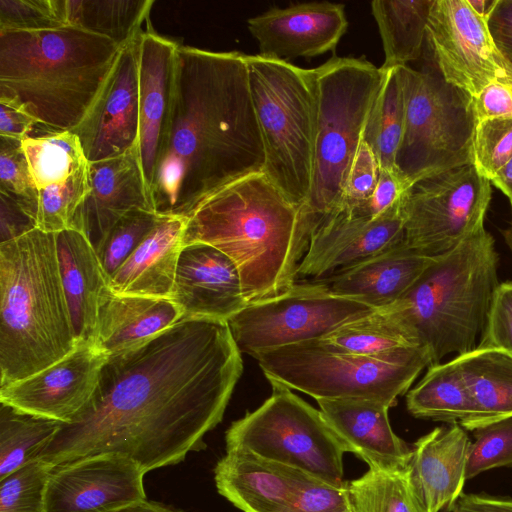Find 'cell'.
Masks as SVG:
<instances>
[{"mask_svg": "<svg viewBox=\"0 0 512 512\" xmlns=\"http://www.w3.org/2000/svg\"><path fill=\"white\" fill-rule=\"evenodd\" d=\"M243 361L227 321L182 319L151 341L109 356L89 402L40 458L53 467L116 453L145 473L205 447Z\"/></svg>", "mask_w": 512, "mask_h": 512, "instance_id": "cell-1", "label": "cell"}, {"mask_svg": "<svg viewBox=\"0 0 512 512\" xmlns=\"http://www.w3.org/2000/svg\"><path fill=\"white\" fill-rule=\"evenodd\" d=\"M246 54L178 45L152 185L155 211L185 217L217 190L262 172Z\"/></svg>", "mask_w": 512, "mask_h": 512, "instance_id": "cell-2", "label": "cell"}, {"mask_svg": "<svg viewBox=\"0 0 512 512\" xmlns=\"http://www.w3.org/2000/svg\"><path fill=\"white\" fill-rule=\"evenodd\" d=\"M184 246L207 244L230 257L250 302L277 296L297 282L314 218L263 172L239 178L185 216Z\"/></svg>", "mask_w": 512, "mask_h": 512, "instance_id": "cell-3", "label": "cell"}, {"mask_svg": "<svg viewBox=\"0 0 512 512\" xmlns=\"http://www.w3.org/2000/svg\"><path fill=\"white\" fill-rule=\"evenodd\" d=\"M112 40L74 26L0 31V96L18 100L49 131H73L118 59Z\"/></svg>", "mask_w": 512, "mask_h": 512, "instance_id": "cell-4", "label": "cell"}, {"mask_svg": "<svg viewBox=\"0 0 512 512\" xmlns=\"http://www.w3.org/2000/svg\"><path fill=\"white\" fill-rule=\"evenodd\" d=\"M78 343L57 233L35 228L0 243V387L51 366Z\"/></svg>", "mask_w": 512, "mask_h": 512, "instance_id": "cell-5", "label": "cell"}, {"mask_svg": "<svg viewBox=\"0 0 512 512\" xmlns=\"http://www.w3.org/2000/svg\"><path fill=\"white\" fill-rule=\"evenodd\" d=\"M498 265L494 238L483 226L451 252L434 258L397 301L429 352L431 365L477 347L500 284Z\"/></svg>", "mask_w": 512, "mask_h": 512, "instance_id": "cell-6", "label": "cell"}, {"mask_svg": "<svg viewBox=\"0 0 512 512\" xmlns=\"http://www.w3.org/2000/svg\"><path fill=\"white\" fill-rule=\"evenodd\" d=\"M246 62L264 150L262 172L291 202L305 208L315 153L313 69L260 54H246Z\"/></svg>", "mask_w": 512, "mask_h": 512, "instance_id": "cell-7", "label": "cell"}, {"mask_svg": "<svg viewBox=\"0 0 512 512\" xmlns=\"http://www.w3.org/2000/svg\"><path fill=\"white\" fill-rule=\"evenodd\" d=\"M313 73L315 153L305 208L315 221L341 207L345 183L385 71L364 58L334 56Z\"/></svg>", "mask_w": 512, "mask_h": 512, "instance_id": "cell-8", "label": "cell"}, {"mask_svg": "<svg viewBox=\"0 0 512 512\" xmlns=\"http://www.w3.org/2000/svg\"><path fill=\"white\" fill-rule=\"evenodd\" d=\"M268 381L321 399L362 398L395 406L425 367L424 347L385 355L338 350L322 340L300 342L252 356Z\"/></svg>", "mask_w": 512, "mask_h": 512, "instance_id": "cell-9", "label": "cell"}, {"mask_svg": "<svg viewBox=\"0 0 512 512\" xmlns=\"http://www.w3.org/2000/svg\"><path fill=\"white\" fill-rule=\"evenodd\" d=\"M422 56L420 69L401 67L406 115L395 166L410 187L473 161V97L445 81L426 44Z\"/></svg>", "mask_w": 512, "mask_h": 512, "instance_id": "cell-10", "label": "cell"}, {"mask_svg": "<svg viewBox=\"0 0 512 512\" xmlns=\"http://www.w3.org/2000/svg\"><path fill=\"white\" fill-rule=\"evenodd\" d=\"M269 382L270 397L227 429L226 450H246L343 486V455L347 451L321 411L288 387Z\"/></svg>", "mask_w": 512, "mask_h": 512, "instance_id": "cell-11", "label": "cell"}, {"mask_svg": "<svg viewBox=\"0 0 512 512\" xmlns=\"http://www.w3.org/2000/svg\"><path fill=\"white\" fill-rule=\"evenodd\" d=\"M375 310L361 301L336 295L322 280L297 281L277 296L248 303L227 322L239 351L253 356L322 339Z\"/></svg>", "mask_w": 512, "mask_h": 512, "instance_id": "cell-12", "label": "cell"}, {"mask_svg": "<svg viewBox=\"0 0 512 512\" xmlns=\"http://www.w3.org/2000/svg\"><path fill=\"white\" fill-rule=\"evenodd\" d=\"M491 183L473 163L423 178L404 197V242L436 258L484 226Z\"/></svg>", "mask_w": 512, "mask_h": 512, "instance_id": "cell-13", "label": "cell"}, {"mask_svg": "<svg viewBox=\"0 0 512 512\" xmlns=\"http://www.w3.org/2000/svg\"><path fill=\"white\" fill-rule=\"evenodd\" d=\"M425 44L445 81L473 98L489 84L511 79L488 20L468 0H434Z\"/></svg>", "mask_w": 512, "mask_h": 512, "instance_id": "cell-14", "label": "cell"}, {"mask_svg": "<svg viewBox=\"0 0 512 512\" xmlns=\"http://www.w3.org/2000/svg\"><path fill=\"white\" fill-rule=\"evenodd\" d=\"M405 194L375 217L337 210L316 219L297 281L326 278L403 241Z\"/></svg>", "mask_w": 512, "mask_h": 512, "instance_id": "cell-15", "label": "cell"}, {"mask_svg": "<svg viewBox=\"0 0 512 512\" xmlns=\"http://www.w3.org/2000/svg\"><path fill=\"white\" fill-rule=\"evenodd\" d=\"M145 474L134 460L116 453L55 466L46 486V512H109L146 500Z\"/></svg>", "mask_w": 512, "mask_h": 512, "instance_id": "cell-16", "label": "cell"}, {"mask_svg": "<svg viewBox=\"0 0 512 512\" xmlns=\"http://www.w3.org/2000/svg\"><path fill=\"white\" fill-rule=\"evenodd\" d=\"M94 340L25 379L0 387V403L31 415L70 423L86 406L108 359Z\"/></svg>", "mask_w": 512, "mask_h": 512, "instance_id": "cell-17", "label": "cell"}, {"mask_svg": "<svg viewBox=\"0 0 512 512\" xmlns=\"http://www.w3.org/2000/svg\"><path fill=\"white\" fill-rule=\"evenodd\" d=\"M138 39L121 49L99 96L72 131L89 163L138 149Z\"/></svg>", "mask_w": 512, "mask_h": 512, "instance_id": "cell-18", "label": "cell"}, {"mask_svg": "<svg viewBox=\"0 0 512 512\" xmlns=\"http://www.w3.org/2000/svg\"><path fill=\"white\" fill-rule=\"evenodd\" d=\"M247 26L260 55L289 62L334 51L348 20L343 4L307 2L273 7L249 18Z\"/></svg>", "mask_w": 512, "mask_h": 512, "instance_id": "cell-19", "label": "cell"}, {"mask_svg": "<svg viewBox=\"0 0 512 512\" xmlns=\"http://www.w3.org/2000/svg\"><path fill=\"white\" fill-rule=\"evenodd\" d=\"M171 300L190 320L228 321L248 304L233 260L200 243L182 249Z\"/></svg>", "mask_w": 512, "mask_h": 512, "instance_id": "cell-20", "label": "cell"}, {"mask_svg": "<svg viewBox=\"0 0 512 512\" xmlns=\"http://www.w3.org/2000/svg\"><path fill=\"white\" fill-rule=\"evenodd\" d=\"M178 45L175 41L156 33L150 24L138 39V156L153 207L152 185L159 146L171 106Z\"/></svg>", "mask_w": 512, "mask_h": 512, "instance_id": "cell-21", "label": "cell"}, {"mask_svg": "<svg viewBox=\"0 0 512 512\" xmlns=\"http://www.w3.org/2000/svg\"><path fill=\"white\" fill-rule=\"evenodd\" d=\"M319 410L346 448L370 469L399 472L407 469L412 445L399 438L390 425L388 404L372 399H321Z\"/></svg>", "mask_w": 512, "mask_h": 512, "instance_id": "cell-22", "label": "cell"}, {"mask_svg": "<svg viewBox=\"0 0 512 512\" xmlns=\"http://www.w3.org/2000/svg\"><path fill=\"white\" fill-rule=\"evenodd\" d=\"M470 445L459 423L435 427L412 445L407 474L426 512H448L463 494Z\"/></svg>", "mask_w": 512, "mask_h": 512, "instance_id": "cell-23", "label": "cell"}, {"mask_svg": "<svg viewBox=\"0 0 512 512\" xmlns=\"http://www.w3.org/2000/svg\"><path fill=\"white\" fill-rule=\"evenodd\" d=\"M307 474L242 449L226 450L214 468L218 493L243 512H286Z\"/></svg>", "mask_w": 512, "mask_h": 512, "instance_id": "cell-24", "label": "cell"}, {"mask_svg": "<svg viewBox=\"0 0 512 512\" xmlns=\"http://www.w3.org/2000/svg\"><path fill=\"white\" fill-rule=\"evenodd\" d=\"M89 173L91 190L75 229L83 230L97 251L126 213L155 210L143 179L138 149L90 163Z\"/></svg>", "mask_w": 512, "mask_h": 512, "instance_id": "cell-25", "label": "cell"}, {"mask_svg": "<svg viewBox=\"0 0 512 512\" xmlns=\"http://www.w3.org/2000/svg\"><path fill=\"white\" fill-rule=\"evenodd\" d=\"M433 260L403 240L319 280L336 295L378 309L400 300Z\"/></svg>", "mask_w": 512, "mask_h": 512, "instance_id": "cell-26", "label": "cell"}, {"mask_svg": "<svg viewBox=\"0 0 512 512\" xmlns=\"http://www.w3.org/2000/svg\"><path fill=\"white\" fill-rule=\"evenodd\" d=\"M183 319L171 299L124 295L107 285L100 294L94 341L108 356L135 349Z\"/></svg>", "mask_w": 512, "mask_h": 512, "instance_id": "cell-27", "label": "cell"}, {"mask_svg": "<svg viewBox=\"0 0 512 512\" xmlns=\"http://www.w3.org/2000/svg\"><path fill=\"white\" fill-rule=\"evenodd\" d=\"M185 227V217L162 214L136 250L109 277V287L124 295L171 299Z\"/></svg>", "mask_w": 512, "mask_h": 512, "instance_id": "cell-28", "label": "cell"}, {"mask_svg": "<svg viewBox=\"0 0 512 512\" xmlns=\"http://www.w3.org/2000/svg\"><path fill=\"white\" fill-rule=\"evenodd\" d=\"M57 254L76 337L78 341L94 340L100 294L109 277L83 230L57 233Z\"/></svg>", "mask_w": 512, "mask_h": 512, "instance_id": "cell-29", "label": "cell"}, {"mask_svg": "<svg viewBox=\"0 0 512 512\" xmlns=\"http://www.w3.org/2000/svg\"><path fill=\"white\" fill-rule=\"evenodd\" d=\"M472 401L466 431L512 417V355L503 349L476 347L454 357Z\"/></svg>", "mask_w": 512, "mask_h": 512, "instance_id": "cell-30", "label": "cell"}, {"mask_svg": "<svg viewBox=\"0 0 512 512\" xmlns=\"http://www.w3.org/2000/svg\"><path fill=\"white\" fill-rule=\"evenodd\" d=\"M434 0H374L371 12L384 50L382 70L408 66L422 57Z\"/></svg>", "mask_w": 512, "mask_h": 512, "instance_id": "cell-31", "label": "cell"}, {"mask_svg": "<svg viewBox=\"0 0 512 512\" xmlns=\"http://www.w3.org/2000/svg\"><path fill=\"white\" fill-rule=\"evenodd\" d=\"M320 340L338 350L365 355L423 347L398 302L348 322Z\"/></svg>", "mask_w": 512, "mask_h": 512, "instance_id": "cell-32", "label": "cell"}, {"mask_svg": "<svg viewBox=\"0 0 512 512\" xmlns=\"http://www.w3.org/2000/svg\"><path fill=\"white\" fill-rule=\"evenodd\" d=\"M406 406L416 418L448 424L465 422L472 413V401L456 360L429 366L408 391Z\"/></svg>", "mask_w": 512, "mask_h": 512, "instance_id": "cell-33", "label": "cell"}, {"mask_svg": "<svg viewBox=\"0 0 512 512\" xmlns=\"http://www.w3.org/2000/svg\"><path fill=\"white\" fill-rule=\"evenodd\" d=\"M153 0H64L67 26L106 37L120 48L135 41Z\"/></svg>", "mask_w": 512, "mask_h": 512, "instance_id": "cell-34", "label": "cell"}, {"mask_svg": "<svg viewBox=\"0 0 512 512\" xmlns=\"http://www.w3.org/2000/svg\"><path fill=\"white\" fill-rule=\"evenodd\" d=\"M384 71V81L369 114L363 140L374 152L380 169L397 172L395 161L405 128V95L401 67Z\"/></svg>", "mask_w": 512, "mask_h": 512, "instance_id": "cell-35", "label": "cell"}, {"mask_svg": "<svg viewBox=\"0 0 512 512\" xmlns=\"http://www.w3.org/2000/svg\"><path fill=\"white\" fill-rule=\"evenodd\" d=\"M63 423L0 407V480L40 458Z\"/></svg>", "mask_w": 512, "mask_h": 512, "instance_id": "cell-36", "label": "cell"}, {"mask_svg": "<svg viewBox=\"0 0 512 512\" xmlns=\"http://www.w3.org/2000/svg\"><path fill=\"white\" fill-rule=\"evenodd\" d=\"M29 171L38 190L58 184L88 162L72 131H49L22 140Z\"/></svg>", "mask_w": 512, "mask_h": 512, "instance_id": "cell-37", "label": "cell"}, {"mask_svg": "<svg viewBox=\"0 0 512 512\" xmlns=\"http://www.w3.org/2000/svg\"><path fill=\"white\" fill-rule=\"evenodd\" d=\"M347 486L356 512H426L411 486L407 469L389 473L369 468Z\"/></svg>", "mask_w": 512, "mask_h": 512, "instance_id": "cell-38", "label": "cell"}, {"mask_svg": "<svg viewBox=\"0 0 512 512\" xmlns=\"http://www.w3.org/2000/svg\"><path fill=\"white\" fill-rule=\"evenodd\" d=\"M90 163L64 181L38 190L36 228L47 233L75 229L91 190Z\"/></svg>", "mask_w": 512, "mask_h": 512, "instance_id": "cell-39", "label": "cell"}, {"mask_svg": "<svg viewBox=\"0 0 512 512\" xmlns=\"http://www.w3.org/2000/svg\"><path fill=\"white\" fill-rule=\"evenodd\" d=\"M53 468L38 458L0 480V512H46V486Z\"/></svg>", "mask_w": 512, "mask_h": 512, "instance_id": "cell-40", "label": "cell"}, {"mask_svg": "<svg viewBox=\"0 0 512 512\" xmlns=\"http://www.w3.org/2000/svg\"><path fill=\"white\" fill-rule=\"evenodd\" d=\"M161 217L162 214L155 211L137 209L115 223L97 250L108 277L129 258Z\"/></svg>", "mask_w": 512, "mask_h": 512, "instance_id": "cell-41", "label": "cell"}, {"mask_svg": "<svg viewBox=\"0 0 512 512\" xmlns=\"http://www.w3.org/2000/svg\"><path fill=\"white\" fill-rule=\"evenodd\" d=\"M0 194L17 203L36 224L38 191L20 140L0 137Z\"/></svg>", "mask_w": 512, "mask_h": 512, "instance_id": "cell-42", "label": "cell"}, {"mask_svg": "<svg viewBox=\"0 0 512 512\" xmlns=\"http://www.w3.org/2000/svg\"><path fill=\"white\" fill-rule=\"evenodd\" d=\"M467 465L469 480L487 470L512 466V417L476 428Z\"/></svg>", "mask_w": 512, "mask_h": 512, "instance_id": "cell-43", "label": "cell"}, {"mask_svg": "<svg viewBox=\"0 0 512 512\" xmlns=\"http://www.w3.org/2000/svg\"><path fill=\"white\" fill-rule=\"evenodd\" d=\"M472 154L476 170L490 181L512 157V118L477 122Z\"/></svg>", "mask_w": 512, "mask_h": 512, "instance_id": "cell-44", "label": "cell"}, {"mask_svg": "<svg viewBox=\"0 0 512 512\" xmlns=\"http://www.w3.org/2000/svg\"><path fill=\"white\" fill-rule=\"evenodd\" d=\"M64 26V0H0V31H39Z\"/></svg>", "mask_w": 512, "mask_h": 512, "instance_id": "cell-45", "label": "cell"}, {"mask_svg": "<svg viewBox=\"0 0 512 512\" xmlns=\"http://www.w3.org/2000/svg\"><path fill=\"white\" fill-rule=\"evenodd\" d=\"M380 173L379 162L363 140L351 165L343 192L341 207L349 213L356 212L371 197Z\"/></svg>", "mask_w": 512, "mask_h": 512, "instance_id": "cell-46", "label": "cell"}, {"mask_svg": "<svg viewBox=\"0 0 512 512\" xmlns=\"http://www.w3.org/2000/svg\"><path fill=\"white\" fill-rule=\"evenodd\" d=\"M349 507L347 482L334 486L307 474L286 512H340Z\"/></svg>", "mask_w": 512, "mask_h": 512, "instance_id": "cell-47", "label": "cell"}, {"mask_svg": "<svg viewBox=\"0 0 512 512\" xmlns=\"http://www.w3.org/2000/svg\"><path fill=\"white\" fill-rule=\"evenodd\" d=\"M477 347L503 349L512 355V280L499 284Z\"/></svg>", "mask_w": 512, "mask_h": 512, "instance_id": "cell-48", "label": "cell"}, {"mask_svg": "<svg viewBox=\"0 0 512 512\" xmlns=\"http://www.w3.org/2000/svg\"><path fill=\"white\" fill-rule=\"evenodd\" d=\"M409 188L410 186L397 172L380 169L378 182L371 197L354 213L375 217L396 204Z\"/></svg>", "mask_w": 512, "mask_h": 512, "instance_id": "cell-49", "label": "cell"}, {"mask_svg": "<svg viewBox=\"0 0 512 512\" xmlns=\"http://www.w3.org/2000/svg\"><path fill=\"white\" fill-rule=\"evenodd\" d=\"M511 80V79H510ZM476 123L495 118H512V85L496 81L473 98Z\"/></svg>", "mask_w": 512, "mask_h": 512, "instance_id": "cell-50", "label": "cell"}, {"mask_svg": "<svg viewBox=\"0 0 512 512\" xmlns=\"http://www.w3.org/2000/svg\"><path fill=\"white\" fill-rule=\"evenodd\" d=\"M39 125L37 119L18 100L0 96V137L22 141Z\"/></svg>", "mask_w": 512, "mask_h": 512, "instance_id": "cell-51", "label": "cell"}, {"mask_svg": "<svg viewBox=\"0 0 512 512\" xmlns=\"http://www.w3.org/2000/svg\"><path fill=\"white\" fill-rule=\"evenodd\" d=\"M495 46L512 73V0H498L488 19Z\"/></svg>", "mask_w": 512, "mask_h": 512, "instance_id": "cell-52", "label": "cell"}, {"mask_svg": "<svg viewBox=\"0 0 512 512\" xmlns=\"http://www.w3.org/2000/svg\"><path fill=\"white\" fill-rule=\"evenodd\" d=\"M1 197V240L0 243L15 239L36 228L35 221L7 196Z\"/></svg>", "mask_w": 512, "mask_h": 512, "instance_id": "cell-53", "label": "cell"}, {"mask_svg": "<svg viewBox=\"0 0 512 512\" xmlns=\"http://www.w3.org/2000/svg\"><path fill=\"white\" fill-rule=\"evenodd\" d=\"M448 512H512V498L463 493Z\"/></svg>", "mask_w": 512, "mask_h": 512, "instance_id": "cell-54", "label": "cell"}, {"mask_svg": "<svg viewBox=\"0 0 512 512\" xmlns=\"http://www.w3.org/2000/svg\"><path fill=\"white\" fill-rule=\"evenodd\" d=\"M490 183L495 185L512 201V157L497 171Z\"/></svg>", "mask_w": 512, "mask_h": 512, "instance_id": "cell-55", "label": "cell"}, {"mask_svg": "<svg viewBox=\"0 0 512 512\" xmlns=\"http://www.w3.org/2000/svg\"><path fill=\"white\" fill-rule=\"evenodd\" d=\"M109 512H181L178 510L171 509L160 503L143 500L134 502L126 506L111 510Z\"/></svg>", "mask_w": 512, "mask_h": 512, "instance_id": "cell-56", "label": "cell"}, {"mask_svg": "<svg viewBox=\"0 0 512 512\" xmlns=\"http://www.w3.org/2000/svg\"><path fill=\"white\" fill-rule=\"evenodd\" d=\"M498 0H468L473 10L485 19H489Z\"/></svg>", "mask_w": 512, "mask_h": 512, "instance_id": "cell-57", "label": "cell"}, {"mask_svg": "<svg viewBox=\"0 0 512 512\" xmlns=\"http://www.w3.org/2000/svg\"><path fill=\"white\" fill-rule=\"evenodd\" d=\"M503 236H504V239H505V242H506L508 248L510 249V251L512 253V224L508 229H506L503 232Z\"/></svg>", "mask_w": 512, "mask_h": 512, "instance_id": "cell-58", "label": "cell"}, {"mask_svg": "<svg viewBox=\"0 0 512 512\" xmlns=\"http://www.w3.org/2000/svg\"><path fill=\"white\" fill-rule=\"evenodd\" d=\"M340 512H356V511H355V510H354V508L351 506V507H349V508H347V509H345V510H343V511H340Z\"/></svg>", "mask_w": 512, "mask_h": 512, "instance_id": "cell-59", "label": "cell"}, {"mask_svg": "<svg viewBox=\"0 0 512 512\" xmlns=\"http://www.w3.org/2000/svg\"><path fill=\"white\" fill-rule=\"evenodd\" d=\"M510 84L512 85V76H511ZM510 204H511V207H512V201L510 202Z\"/></svg>", "mask_w": 512, "mask_h": 512, "instance_id": "cell-60", "label": "cell"}]
</instances>
